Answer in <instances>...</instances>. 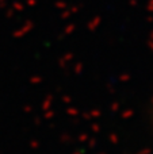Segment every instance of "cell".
<instances>
[{
	"mask_svg": "<svg viewBox=\"0 0 153 154\" xmlns=\"http://www.w3.org/2000/svg\"><path fill=\"white\" fill-rule=\"evenodd\" d=\"M152 120H153V109H152Z\"/></svg>",
	"mask_w": 153,
	"mask_h": 154,
	"instance_id": "1",
	"label": "cell"
}]
</instances>
